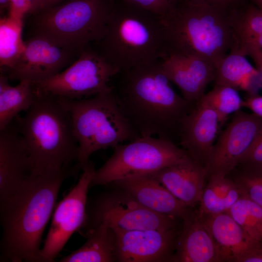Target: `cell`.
<instances>
[{
	"mask_svg": "<svg viewBox=\"0 0 262 262\" xmlns=\"http://www.w3.org/2000/svg\"><path fill=\"white\" fill-rule=\"evenodd\" d=\"M117 76L116 83L111 84L113 93L138 135L174 143L175 138L179 141L183 120L193 104L174 90L161 60L120 71Z\"/></svg>",
	"mask_w": 262,
	"mask_h": 262,
	"instance_id": "1",
	"label": "cell"
},
{
	"mask_svg": "<svg viewBox=\"0 0 262 262\" xmlns=\"http://www.w3.org/2000/svg\"><path fill=\"white\" fill-rule=\"evenodd\" d=\"M67 173L31 175L0 203L1 261L42 262V235Z\"/></svg>",
	"mask_w": 262,
	"mask_h": 262,
	"instance_id": "2",
	"label": "cell"
},
{
	"mask_svg": "<svg viewBox=\"0 0 262 262\" xmlns=\"http://www.w3.org/2000/svg\"><path fill=\"white\" fill-rule=\"evenodd\" d=\"M36 93L25 115L15 119L28 153L31 175H71L81 169L73 164L80 166L79 146L69 114L59 98Z\"/></svg>",
	"mask_w": 262,
	"mask_h": 262,
	"instance_id": "3",
	"label": "cell"
},
{
	"mask_svg": "<svg viewBox=\"0 0 262 262\" xmlns=\"http://www.w3.org/2000/svg\"><path fill=\"white\" fill-rule=\"evenodd\" d=\"M232 10L202 0H180L160 17L165 54L196 56L216 67L234 43Z\"/></svg>",
	"mask_w": 262,
	"mask_h": 262,
	"instance_id": "4",
	"label": "cell"
},
{
	"mask_svg": "<svg viewBox=\"0 0 262 262\" xmlns=\"http://www.w3.org/2000/svg\"><path fill=\"white\" fill-rule=\"evenodd\" d=\"M99 51L120 71L157 62L165 54L160 17L144 9L115 0Z\"/></svg>",
	"mask_w": 262,
	"mask_h": 262,
	"instance_id": "5",
	"label": "cell"
},
{
	"mask_svg": "<svg viewBox=\"0 0 262 262\" xmlns=\"http://www.w3.org/2000/svg\"><path fill=\"white\" fill-rule=\"evenodd\" d=\"M59 98L71 120L81 169L95 152L140 137L121 113L113 89L81 99Z\"/></svg>",
	"mask_w": 262,
	"mask_h": 262,
	"instance_id": "6",
	"label": "cell"
},
{
	"mask_svg": "<svg viewBox=\"0 0 262 262\" xmlns=\"http://www.w3.org/2000/svg\"><path fill=\"white\" fill-rule=\"evenodd\" d=\"M115 0H66L32 15L33 34L81 52L103 37Z\"/></svg>",
	"mask_w": 262,
	"mask_h": 262,
	"instance_id": "7",
	"label": "cell"
},
{
	"mask_svg": "<svg viewBox=\"0 0 262 262\" xmlns=\"http://www.w3.org/2000/svg\"><path fill=\"white\" fill-rule=\"evenodd\" d=\"M114 148L111 157L95 170L90 187L150 175L191 157L173 142L152 136H141Z\"/></svg>",
	"mask_w": 262,
	"mask_h": 262,
	"instance_id": "8",
	"label": "cell"
},
{
	"mask_svg": "<svg viewBox=\"0 0 262 262\" xmlns=\"http://www.w3.org/2000/svg\"><path fill=\"white\" fill-rule=\"evenodd\" d=\"M120 71L100 52L88 46L62 72L33 84L38 93L81 99L112 90L111 82Z\"/></svg>",
	"mask_w": 262,
	"mask_h": 262,
	"instance_id": "9",
	"label": "cell"
},
{
	"mask_svg": "<svg viewBox=\"0 0 262 262\" xmlns=\"http://www.w3.org/2000/svg\"><path fill=\"white\" fill-rule=\"evenodd\" d=\"M76 185L57 204L50 227L40 250L42 262H52L62 250L71 235L85 225L86 205L88 189L95 172L91 161Z\"/></svg>",
	"mask_w": 262,
	"mask_h": 262,
	"instance_id": "10",
	"label": "cell"
},
{
	"mask_svg": "<svg viewBox=\"0 0 262 262\" xmlns=\"http://www.w3.org/2000/svg\"><path fill=\"white\" fill-rule=\"evenodd\" d=\"M81 52L45 36L33 34L25 41L24 50L15 64L0 72L9 80L35 83L62 72L77 59Z\"/></svg>",
	"mask_w": 262,
	"mask_h": 262,
	"instance_id": "11",
	"label": "cell"
},
{
	"mask_svg": "<svg viewBox=\"0 0 262 262\" xmlns=\"http://www.w3.org/2000/svg\"><path fill=\"white\" fill-rule=\"evenodd\" d=\"M262 134V118L240 110L235 113L207 160L208 177L228 176Z\"/></svg>",
	"mask_w": 262,
	"mask_h": 262,
	"instance_id": "12",
	"label": "cell"
},
{
	"mask_svg": "<svg viewBox=\"0 0 262 262\" xmlns=\"http://www.w3.org/2000/svg\"><path fill=\"white\" fill-rule=\"evenodd\" d=\"M176 218L144 207L127 193L108 194L98 202L94 225L106 223L112 229L135 230L175 229Z\"/></svg>",
	"mask_w": 262,
	"mask_h": 262,
	"instance_id": "13",
	"label": "cell"
},
{
	"mask_svg": "<svg viewBox=\"0 0 262 262\" xmlns=\"http://www.w3.org/2000/svg\"><path fill=\"white\" fill-rule=\"evenodd\" d=\"M112 230L115 236L116 261L121 262L172 261L179 236L175 229Z\"/></svg>",
	"mask_w": 262,
	"mask_h": 262,
	"instance_id": "14",
	"label": "cell"
},
{
	"mask_svg": "<svg viewBox=\"0 0 262 262\" xmlns=\"http://www.w3.org/2000/svg\"><path fill=\"white\" fill-rule=\"evenodd\" d=\"M220 125L217 114L202 96L183 120L179 144L192 159L205 166Z\"/></svg>",
	"mask_w": 262,
	"mask_h": 262,
	"instance_id": "15",
	"label": "cell"
},
{
	"mask_svg": "<svg viewBox=\"0 0 262 262\" xmlns=\"http://www.w3.org/2000/svg\"><path fill=\"white\" fill-rule=\"evenodd\" d=\"M161 64L168 80L192 104L201 98L207 86L214 80L215 65L197 56L168 53L161 59Z\"/></svg>",
	"mask_w": 262,
	"mask_h": 262,
	"instance_id": "16",
	"label": "cell"
},
{
	"mask_svg": "<svg viewBox=\"0 0 262 262\" xmlns=\"http://www.w3.org/2000/svg\"><path fill=\"white\" fill-rule=\"evenodd\" d=\"M13 122L0 130V203L14 194L31 175L23 138L16 121Z\"/></svg>",
	"mask_w": 262,
	"mask_h": 262,
	"instance_id": "17",
	"label": "cell"
},
{
	"mask_svg": "<svg viewBox=\"0 0 262 262\" xmlns=\"http://www.w3.org/2000/svg\"><path fill=\"white\" fill-rule=\"evenodd\" d=\"M147 209L157 213L184 220L194 212L149 175L120 180L112 182Z\"/></svg>",
	"mask_w": 262,
	"mask_h": 262,
	"instance_id": "18",
	"label": "cell"
},
{
	"mask_svg": "<svg viewBox=\"0 0 262 262\" xmlns=\"http://www.w3.org/2000/svg\"><path fill=\"white\" fill-rule=\"evenodd\" d=\"M148 175L192 208L199 204L208 178L205 166L191 157Z\"/></svg>",
	"mask_w": 262,
	"mask_h": 262,
	"instance_id": "19",
	"label": "cell"
},
{
	"mask_svg": "<svg viewBox=\"0 0 262 262\" xmlns=\"http://www.w3.org/2000/svg\"><path fill=\"white\" fill-rule=\"evenodd\" d=\"M197 215L218 246L223 262H240L260 242L252 238L227 212Z\"/></svg>",
	"mask_w": 262,
	"mask_h": 262,
	"instance_id": "20",
	"label": "cell"
},
{
	"mask_svg": "<svg viewBox=\"0 0 262 262\" xmlns=\"http://www.w3.org/2000/svg\"><path fill=\"white\" fill-rule=\"evenodd\" d=\"M172 262H223L218 246L199 218L196 211L183 220Z\"/></svg>",
	"mask_w": 262,
	"mask_h": 262,
	"instance_id": "21",
	"label": "cell"
},
{
	"mask_svg": "<svg viewBox=\"0 0 262 262\" xmlns=\"http://www.w3.org/2000/svg\"><path fill=\"white\" fill-rule=\"evenodd\" d=\"M215 85H226L246 92L248 96L257 94L262 87L258 70L246 56L231 50L215 67Z\"/></svg>",
	"mask_w": 262,
	"mask_h": 262,
	"instance_id": "22",
	"label": "cell"
},
{
	"mask_svg": "<svg viewBox=\"0 0 262 262\" xmlns=\"http://www.w3.org/2000/svg\"><path fill=\"white\" fill-rule=\"evenodd\" d=\"M86 242L77 250L64 257L61 262H111L116 261L114 234L107 225H94Z\"/></svg>",
	"mask_w": 262,
	"mask_h": 262,
	"instance_id": "23",
	"label": "cell"
},
{
	"mask_svg": "<svg viewBox=\"0 0 262 262\" xmlns=\"http://www.w3.org/2000/svg\"><path fill=\"white\" fill-rule=\"evenodd\" d=\"M4 73L0 75V130L9 125L22 111L28 110L36 98L32 82L21 80L12 86Z\"/></svg>",
	"mask_w": 262,
	"mask_h": 262,
	"instance_id": "24",
	"label": "cell"
},
{
	"mask_svg": "<svg viewBox=\"0 0 262 262\" xmlns=\"http://www.w3.org/2000/svg\"><path fill=\"white\" fill-rule=\"evenodd\" d=\"M241 196L239 189L232 179L227 176H209L201 196L197 213L208 215L228 212Z\"/></svg>",
	"mask_w": 262,
	"mask_h": 262,
	"instance_id": "25",
	"label": "cell"
},
{
	"mask_svg": "<svg viewBox=\"0 0 262 262\" xmlns=\"http://www.w3.org/2000/svg\"><path fill=\"white\" fill-rule=\"evenodd\" d=\"M231 17L233 45L250 42L262 49V9L256 5H243L231 10Z\"/></svg>",
	"mask_w": 262,
	"mask_h": 262,
	"instance_id": "26",
	"label": "cell"
},
{
	"mask_svg": "<svg viewBox=\"0 0 262 262\" xmlns=\"http://www.w3.org/2000/svg\"><path fill=\"white\" fill-rule=\"evenodd\" d=\"M23 21L7 15L0 17V70H6L13 66L24 50L25 41L22 36Z\"/></svg>",
	"mask_w": 262,
	"mask_h": 262,
	"instance_id": "27",
	"label": "cell"
},
{
	"mask_svg": "<svg viewBox=\"0 0 262 262\" xmlns=\"http://www.w3.org/2000/svg\"><path fill=\"white\" fill-rule=\"evenodd\" d=\"M227 213L252 238L262 241V207L242 195Z\"/></svg>",
	"mask_w": 262,
	"mask_h": 262,
	"instance_id": "28",
	"label": "cell"
},
{
	"mask_svg": "<svg viewBox=\"0 0 262 262\" xmlns=\"http://www.w3.org/2000/svg\"><path fill=\"white\" fill-rule=\"evenodd\" d=\"M203 96L217 114L220 125L229 115L243 107V100L237 90L228 86L214 85L212 90Z\"/></svg>",
	"mask_w": 262,
	"mask_h": 262,
	"instance_id": "29",
	"label": "cell"
},
{
	"mask_svg": "<svg viewBox=\"0 0 262 262\" xmlns=\"http://www.w3.org/2000/svg\"><path fill=\"white\" fill-rule=\"evenodd\" d=\"M232 180L242 195L262 207V173L241 170Z\"/></svg>",
	"mask_w": 262,
	"mask_h": 262,
	"instance_id": "30",
	"label": "cell"
},
{
	"mask_svg": "<svg viewBox=\"0 0 262 262\" xmlns=\"http://www.w3.org/2000/svg\"><path fill=\"white\" fill-rule=\"evenodd\" d=\"M147 10L159 17L173 10L180 0H122Z\"/></svg>",
	"mask_w": 262,
	"mask_h": 262,
	"instance_id": "31",
	"label": "cell"
},
{
	"mask_svg": "<svg viewBox=\"0 0 262 262\" xmlns=\"http://www.w3.org/2000/svg\"><path fill=\"white\" fill-rule=\"evenodd\" d=\"M241 170L262 173V134L238 164Z\"/></svg>",
	"mask_w": 262,
	"mask_h": 262,
	"instance_id": "32",
	"label": "cell"
},
{
	"mask_svg": "<svg viewBox=\"0 0 262 262\" xmlns=\"http://www.w3.org/2000/svg\"><path fill=\"white\" fill-rule=\"evenodd\" d=\"M243 55L250 57L255 63L256 68L260 72L262 78V49L250 42H240L234 44L231 49Z\"/></svg>",
	"mask_w": 262,
	"mask_h": 262,
	"instance_id": "33",
	"label": "cell"
},
{
	"mask_svg": "<svg viewBox=\"0 0 262 262\" xmlns=\"http://www.w3.org/2000/svg\"><path fill=\"white\" fill-rule=\"evenodd\" d=\"M32 5V2L29 0H9L7 15L17 20H23Z\"/></svg>",
	"mask_w": 262,
	"mask_h": 262,
	"instance_id": "34",
	"label": "cell"
},
{
	"mask_svg": "<svg viewBox=\"0 0 262 262\" xmlns=\"http://www.w3.org/2000/svg\"><path fill=\"white\" fill-rule=\"evenodd\" d=\"M243 107L250 110L252 113L262 118V96L249 95L243 101Z\"/></svg>",
	"mask_w": 262,
	"mask_h": 262,
	"instance_id": "35",
	"label": "cell"
},
{
	"mask_svg": "<svg viewBox=\"0 0 262 262\" xmlns=\"http://www.w3.org/2000/svg\"><path fill=\"white\" fill-rule=\"evenodd\" d=\"M240 262H262V241L259 242L240 260Z\"/></svg>",
	"mask_w": 262,
	"mask_h": 262,
	"instance_id": "36",
	"label": "cell"
},
{
	"mask_svg": "<svg viewBox=\"0 0 262 262\" xmlns=\"http://www.w3.org/2000/svg\"><path fill=\"white\" fill-rule=\"evenodd\" d=\"M66 0H34L27 16H31L40 10Z\"/></svg>",
	"mask_w": 262,
	"mask_h": 262,
	"instance_id": "37",
	"label": "cell"
},
{
	"mask_svg": "<svg viewBox=\"0 0 262 262\" xmlns=\"http://www.w3.org/2000/svg\"><path fill=\"white\" fill-rule=\"evenodd\" d=\"M212 4L232 9L243 5L244 0H202Z\"/></svg>",
	"mask_w": 262,
	"mask_h": 262,
	"instance_id": "38",
	"label": "cell"
},
{
	"mask_svg": "<svg viewBox=\"0 0 262 262\" xmlns=\"http://www.w3.org/2000/svg\"><path fill=\"white\" fill-rule=\"evenodd\" d=\"M8 4L9 0H0V14L2 16L3 15V12L5 10L7 11Z\"/></svg>",
	"mask_w": 262,
	"mask_h": 262,
	"instance_id": "39",
	"label": "cell"
},
{
	"mask_svg": "<svg viewBox=\"0 0 262 262\" xmlns=\"http://www.w3.org/2000/svg\"><path fill=\"white\" fill-rule=\"evenodd\" d=\"M255 5L262 9V0H252Z\"/></svg>",
	"mask_w": 262,
	"mask_h": 262,
	"instance_id": "40",
	"label": "cell"
},
{
	"mask_svg": "<svg viewBox=\"0 0 262 262\" xmlns=\"http://www.w3.org/2000/svg\"><path fill=\"white\" fill-rule=\"evenodd\" d=\"M30 0V1H31V2H32V3H33V1H34V0Z\"/></svg>",
	"mask_w": 262,
	"mask_h": 262,
	"instance_id": "41",
	"label": "cell"
}]
</instances>
